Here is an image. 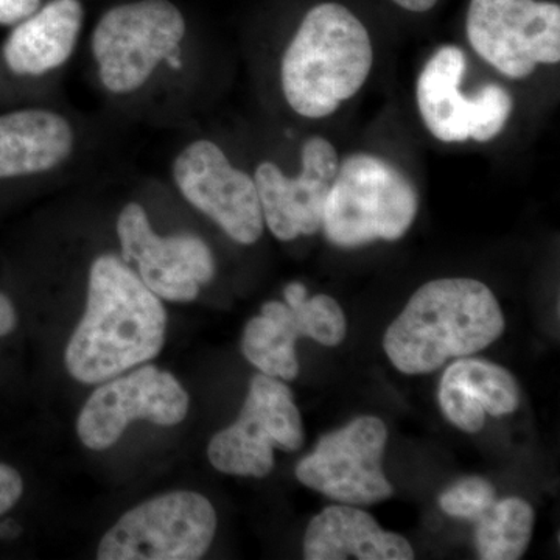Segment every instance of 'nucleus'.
<instances>
[{"mask_svg": "<svg viewBox=\"0 0 560 560\" xmlns=\"http://www.w3.org/2000/svg\"><path fill=\"white\" fill-rule=\"evenodd\" d=\"M165 338L167 312L138 272L114 254L92 261L86 308L65 350L70 377L109 381L156 359Z\"/></svg>", "mask_w": 560, "mask_h": 560, "instance_id": "nucleus-1", "label": "nucleus"}, {"mask_svg": "<svg viewBox=\"0 0 560 560\" xmlns=\"http://www.w3.org/2000/svg\"><path fill=\"white\" fill-rule=\"evenodd\" d=\"M503 331V312L488 285L467 278L438 279L412 294L386 330L383 349L404 374H429L451 359L488 348Z\"/></svg>", "mask_w": 560, "mask_h": 560, "instance_id": "nucleus-2", "label": "nucleus"}, {"mask_svg": "<svg viewBox=\"0 0 560 560\" xmlns=\"http://www.w3.org/2000/svg\"><path fill=\"white\" fill-rule=\"evenodd\" d=\"M372 60L363 22L341 3H319L305 14L283 55V95L300 116L323 119L363 88Z\"/></svg>", "mask_w": 560, "mask_h": 560, "instance_id": "nucleus-3", "label": "nucleus"}, {"mask_svg": "<svg viewBox=\"0 0 560 560\" xmlns=\"http://www.w3.org/2000/svg\"><path fill=\"white\" fill-rule=\"evenodd\" d=\"M418 209V191L399 168L372 154H352L338 167L320 228L342 248L394 242L410 230Z\"/></svg>", "mask_w": 560, "mask_h": 560, "instance_id": "nucleus-4", "label": "nucleus"}, {"mask_svg": "<svg viewBox=\"0 0 560 560\" xmlns=\"http://www.w3.org/2000/svg\"><path fill=\"white\" fill-rule=\"evenodd\" d=\"M184 35L186 20L171 0H138L106 11L92 35L103 86L113 94L139 90L179 50Z\"/></svg>", "mask_w": 560, "mask_h": 560, "instance_id": "nucleus-5", "label": "nucleus"}, {"mask_svg": "<svg viewBox=\"0 0 560 560\" xmlns=\"http://www.w3.org/2000/svg\"><path fill=\"white\" fill-rule=\"evenodd\" d=\"M217 512L194 490L162 493L125 512L97 548L101 560H197L215 537Z\"/></svg>", "mask_w": 560, "mask_h": 560, "instance_id": "nucleus-6", "label": "nucleus"}, {"mask_svg": "<svg viewBox=\"0 0 560 560\" xmlns=\"http://www.w3.org/2000/svg\"><path fill=\"white\" fill-rule=\"evenodd\" d=\"M304 425L285 383L270 375L250 378L238 419L209 442L213 469L234 477L265 478L275 467V451L298 452Z\"/></svg>", "mask_w": 560, "mask_h": 560, "instance_id": "nucleus-7", "label": "nucleus"}, {"mask_svg": "<svg viewBox=\"0 0 560 560\" xmlns=\"http://www.w3.org/2000/svg\"><path fill=\"white\" fill-rule=\"evenodd\" d=\"M470 46L503 75L526 79L560 61V7L545 0H470Z\"/></svg>", "mask_w": 560, "mask_h": 560, "instance_id": "nucleus-8", "label": "nucleus"}, {"mask_svg": "<svg viewBox=\"0 0 560 560\" xmlns=\"http://www.w3.org/2000/svg\"><path fill=\"white\" fill-rule=\"evenodd\" d=\"M388 430L382 419L361 416L345 429L320 438L311 455L298 464L296 478L342 504L366 506L393 497L383 471Z\"/></svg>", "mask_w": 560, "mask_h": 560, "instance_id": "nucleus-9", "label": "nucleus"}, {"mask_svg": "<svg viewBox=\"0 0 560 560\" xmlns=\"http://www.w3.org/2000/svg\"><path fill=\"white\" fill-rule=\"evenodd\" d=\"M190 397L178 378L153 364L103 382L81 408L77 434L94 452L108 451L135 420L175 427L187 418Z\"/></svg>", "mask_w": 560, "mask_h": 560, "instance_id": "nucleus-10", "label": "nucleus"}, {"mask_svg": "<svg viewBox=\"0 0 560 560\" xmlns=\"http://www.w3.org/2000/svg\"><path fill=\"white\" fill-rule=\"evenodd\" d=\"M117 235L121 259L136 265L139 278L161 300L195 301L200 287L215 276V259L208 243L194 234L161 237L138 202L121 209Z\"/></svg>", "mask_w": 560, "mask_h": 560, "instance_id": "nucleus-11", "label": "nucleus"}, {"mask_svg": "<svg viewBox=\"0 0 560 560\" xmlns=\"http://www.w3.org/2000/svg\"><path fill=\"white\" fill-rule=\"evenodd\" d=\"M173 178L183 197L232 241L242 245L259 241L265 221L256 183L235 168L219 145L210 140L190 143L176 158Z\"/></svg>", "mask_w": 560, "mask_h": 560, "instance_id": "nucleus-12", "label": "nucleus"}, {"mask_svg": "<svg viewBox=\"0 0 560 560\" xmlns=\"http://www.w3.org/2000/svg\"><path fill=\"white\" fill-rule=\"evenodd\" d=\"M466 69L464 51L444 46L430 58L418 79L420 116L431 135L442 142H489L503 124V102L493 84H486L474 97L460 92Z\"/></svg>", "mask_w": 560, "mask_h": 560, "instance_id": "nucleus-13", "label": "nucleus"}, {"mask_svg": "<svg viewBox=\"0 0 560 560\" xmlns=\"http://www.w3.org/2000/svg\"><path fill=\"white\" fill-rule=\"evenodd\" d=\"M301 164L296 178L283 175L272 162H261L254 175L265 224L282 242L320 230L340 160L329 140L315 136L302 147Z\"/></svg>", "mask_w": 560, "mask_h": 560, "instance_id": "nucleus-14", "label": "nucleus"}, {"mask_svg": "<svg viewBox=\"0 0 560 560\" xmlns=\"http://www.w3.org/2000/svg\"><path fill=\"white\" fill-rule=\"evenodd\" d=\"M307 560H411L410 541L381 528L368 512L352 504L326 508L308 523L304 536Z\"/></svg>", "mask_w": 560, "mask_h": 560, "instance_id": "nucleus-15", "label": "nucleus"}, {"mask_svg": "<svg viewBox=\"0 0 560 560\" xmlns=\"http://www.w3.org/2000/svg\"><path fill=\"white\" fill-rule=\"evenodd\" d=\"M83 16L80 0H50L10 33L2 49L5 65L32 77L60 68L75 49Z\"/></svg>", "mask_w": 560, "mask_h": 560, "instance_id": "nucleus-16", "label": "nucleus"}, {"mask_svg": "<svg viewBox=\"0 0 560 560\" xmlns=\"http://www.w3.org/2000/svg\"><path fill=\"white\" fill-rule=\"evenodd\" d=\"M72 149V127L60 114L22 109L0 116V179L49 172Z\"/></svg>", "mask_w": 560, "mask_h": 560, "instance_id": "nucleus-17", "label": "nucleus"}, {"mask_svg": "<svg viewBox=\"0 0 560 560\" xmlns=\"http://www.w3.org/2000/svg\"><path fill=\"white\" fill-rule=\"evenodd\" d=\"M307 324L298 308L279 301L264 304L243 330L242 352L261 374L291 382L300 374L298 338L307 337Z\"/></svg>", "mask_w": 560, "mask_h": 560, "instance_id": "nucleus-18", "label": "nucleus"}, {"mask_svg": "<svg viewBox=\"0 0 560 560\" xmlns=\"http://www.w3.org/2000/svg\"><path fill=\"white\" fill-rule=\"evenodd\" d=\"M534 510L528 501L510 497L495 501L477 521L475 547L482 560H517L533 536Z\"/></svg>", "mask_w": 560, "mask_h": 560, "instance_id": "nucleus-19", "label": "nucleus"}, {"mask_svg": "<svg viewBox=\"0 0 560 560\" xmlns=\"http://www.w3.org/2000/svg\"><path fill=\"white\" fill-rule=\"evenodd\" d=\"M442 378L458 386L486 415L495 418L512 415L521 404L517 382L511 372L490 361L460 357Z\"/></svg>", "mask_w": 560, "mask_h": 560, "instance_id": "nucleus-20", "label": "nucleus"}, {"mask_svg": "<svg viewBox=\"0 0 560 560\" xmlns=\"http://www.w3.org/2000/svg\"><path fill=\"white\" fill-rule=\"evenodd\" d=\"M497 501L492 482L481 477H467L453 482L440 495V506L452 517L477 522Z\"/></svg>", "mask_w": 560, "mask_h": 560, "instance_id": "nucleus-21", "label": "nucleus"}, {"mask_svg": "<svg viewBox=\"0 0 560 560\" xmlns=\"http://www.w3.org/2000/svg\"><path fill=\"white\" fill-rule=\"evenodd\" d=\"M440 405L445 418L466 433H478L485 427V410L445 378L440 385Z\"/></svg>", "mask_w": 560, "mask_h": 560, "instance_id": "nucleus-22", "label": "nucleus"}, {"mask_svg": "<svg viewBox=\"0 0 560 560\" xmlns=\"http://www.w3.org/2000/svg\"><path fill=\"white\" fill-rule=\"evenodd\" d=\"M24 480L20 470L7 463H0V517L9 514L24 495Z\"/></svg>", "mask_w": 560, "mask_h": 560, "instance_id": "nucleus-23", "label": "nucleus"}, {"mask_svg": "<svg viewBox=\"0 0 560 560\" xmlns=\"http://www.w3.org/2000/svg\"><path fill=\"white\" fill-rule=\"evenodd\" d=\"M40 0H0V25H16L39 9Z\"/></svg>", "mask_w": 560, "mask_h": 560, "instance_id": "nucleus-24", "label": "nucleus"}, {"mask_svg": "<svg viewBox=\"0 0 560 560\" xmlns=\"http://www.w3.org/2000/svg\"><path fill=\"white\" fill-rule=\"evenodd\" d=\"M18 312L13 301L0 293V338L9 337L18 327Z\"/></svg>", "mask_w": 560, "mask_h": 560, "instance_id": "nucleus-25", "label": "nucleus"}, {"mask_svg": "<svg viewBox=\"0 0 560 560\" xmlns=\"http://www.w3.org/2000/svg\"><path fill=\"white\" fill-rule=\"evenodd\" d=\"M283 296H285V304L291 307V305H296L307 300L308 293L304 283L291 282L285 287V290H283Z\"/></svg>", "mask_w": 560, "mask_h": 560, "instance_id": "nucleus-26", "label": "nucleus"}, {"mask_svg": "<svg viewBox=\"0 0 560 560\" xmlns=\"http://www.w3.org/2000/svg\"><path fill=\"white\" fill-rule=\"evenodd\" d=\"M393 2L411 13H427V11L433 10L440 0H393Z\"/></svg>", "mask_w": 560, "mask_h": 560, "instance_id": "nucleus-27", "label": "nucleus"}]
</instances>
